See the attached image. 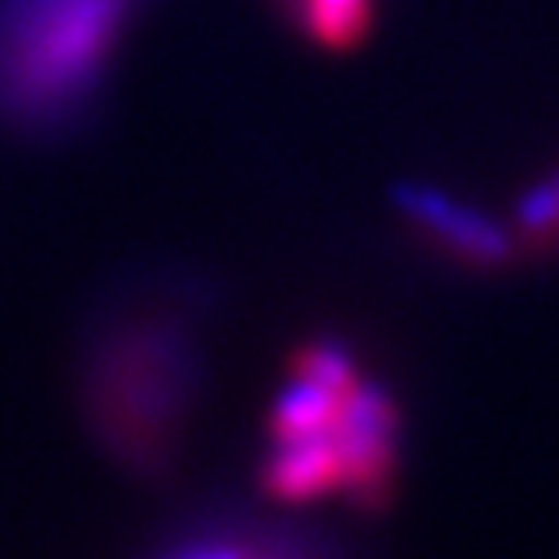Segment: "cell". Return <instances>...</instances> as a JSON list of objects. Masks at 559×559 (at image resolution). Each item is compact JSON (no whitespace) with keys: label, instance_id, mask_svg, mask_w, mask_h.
Wrapping results in <instances>:
<instances>
[{"label":"cell","instance_id":"cell-5","mask_svg":"<svg viewBox=\"0 0 559 559\" xmlns=\"http://www.w3.org/2000/svg\"><path fill=\"white\" fill-rule=\"evenodd\" d=\"M295 9L323 50H348L373 25V0H295Z\"/></svg>","mask_w":559,"mask_h":559},{"label":"cell","instance_id":"cell-2","mask_svg":"<svg viewBox=\"0 0 559 559\" xmlns=\"http://www.w3.org/2000/svg\"><path fill=\"white\" fill-rule=\"evenodd\" d=\"M145 0H0V129L59 141L96 112Z\"/></svg>","mask_w":559,"mask_h":559},{"label":"cell","instance_id":"cell-7","mask_svg":"<svg viewBox=\"0 0 559 559\" xmlns=\"http://www.w3.org/2000/svg\"><path fill=\"white\" fill-rule=\"evenodd\" d=\"M170 559H302L299 551H282L274 543L249 539H200L179 547Z\"/></svg>","mask_w":559,"mask_h":559},{"label":"cell","instance_id":"cell-3","mask_svg":"<svg viewBox=\"0 0 559 559\" xmlns=\"http://www.w3.org/2000/svg\"><path fill=\"white\" fill-rule=\"evenodd\" d=\"M108 369H104V419L117 431L120 448L150 452L170 431V415L182 402V344L179 328H141L108 340Z\"/></svg>","mask_w":559,"mask_h":559},{"label":"cell","instance_id":"cell-1","mask_svg":"<svg viewBox=\"0 0 559 559\" xmlns=\"http://www.w3.org/2000/svg\"><path fill=\"white\" fill-rule=\"evenodd\" d=\"M399 460V411L336 340L307 344L270 415L265 485L286 501H378Z\"/></svg>","mask_w":559,"mask_h":559},{"label":"cell","instance_id":"cell-6","mask_svg":"<svg viewBox=\"0 0 559 559\" xmlns=\"http://www.w3.org/2000/svg\"><path fill=\"white\" fill-rule=\"evenodd\" d=\"M514 224L519 237L531 249H556L559 245V182L547 179L539 187H531L514 207Z\"/></svg>","mask_w":559,"mask_h":559},{"label":"cell","instance_id":"cell-4","mask_svg":"<svg viewBox=\"0 0 559 559\" xmlns=\"http://www.w3.org/2000/svg\"><path fill=\"white\" fill-rule=\"evenodd\" d=\"M394 203H399V212L419 228L423 237L436 240L443 253H452L456 261L489 270V265H506L510 253H514V240H510V233L498 221L464 207V203L452 200L440 187L402 182L399 191H394Z\"/></svg>","mask_w":559,"mask_h":559}]
</instances>
